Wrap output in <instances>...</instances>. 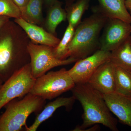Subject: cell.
<instances>
[{
	"label": "cell",
	"mask_w": 131,
	"mask_h": 131,
	"mask_svg": "<svg viewBox=\"0 0 131 131\" xmlns=\"http://www.w3.org/2000/svg\"><path fill=\"white\" fill-rule=\"evenodd\" d=\"M29 38L14 21L9 20L0 29V81H7L30 63Z\"/></svg>",
	"instance_id": "1"
},
{
	"label": "cell",
	"mask_w": 131,
	"mask_h": 131,
	"mask_svg": "<svg viewBox=\"0 0 131 131\" xmlns=\"http://www.w3.org/2000/svg\"><path fill=\"white\" fill-rule=\"evenodd\" d=\"M71 90L72 96L80 102L83 110L82 124L73 131H83L96 124H102L113 131L119 130L117 119L112 114L103 94L88 83L75 84Z\"/></svg>",
	"instance_id": "2"
},
{
	"label": "cell",
	"mask_w": 131,
	"mask_h": 131,
	"mask_svg": "<svg viewBox=\"0 0 131 131\" xmlns=\"http://www.w3.org/2000/svg\"><path fill=\"white\" fill-rule=\"evenodd\" d=\"M108 18L98 13L81 21L75 28L68 47V56L77 60L89 56L100 49L101 33Z\"/></svg>",
	"instance_id": "3"
},
{
	"label": "cell",
	"mask_w": 131,
	"mask_h": 131,
	"mask_svg": "<svg viewBox=\"0 0 131 131\" xmlns=\"http://www.w3.org/2000/svg\"><path fill=\"white\" fill-rule=\"evenodd\" d=\"M45 103L46 100L30 93L20 100L11 101L0 116V131H21L23 127L27 126L30 115L41 111Z\"/></svg>",
	"instance_id": "4"
},
{
	"label": "cell",
	"mask_w": 131,
	"mask_h": 131,
	"mask_svg": "<svg viewBox=\"0 0 131 131\" xmlns=\"http://www.w3.org/2000/svg\"><path fill=\"white\" fill-rule=\"evenodd\" d=\"M75 83L64 68L48 72L36 78L30 93L44 100H51L71 90Z\"/></svg>",
	"instance_id": "5"
},
{
	"label": "cell",
	"mask_w": 131,
	"mask_h": 131,
	"mask_svg": "<svg viewBox=\"0 0 131 131\" xmlns=\"http://www.w3.org/2000/svg\"><path fill=\"white\" fill-rule=\"evenodd\" d=\"M35 80L29 63L3 82L0 88V110L11 101L29 93Z\"/></svg>",
	"instance_id": "6"
},
{
	"label": "cell",
	"mask_w": 131,
	"mask_h": 131,
	"mask_svg": "<svg viewBox=\"0 0 131 131\" xmlns=\"http://www.w3.org/2000/svg\"><path fill=\"white\" fill-rule=\"evenodd\" d=\"M53 48L34 43L31 41L28 44V50L30 59L31 71L35 79L45 74L53 68L71 64L78 61L71 57L64 60L56 58L53 54Z\"/></svg>",
	"instance_id": "7"
},
{
	"label": "cell",
	"mask_w": 131,
	"mask_h": 131,
	"mask_svg": "<svg viewBox=\"0 0 131 131\" xmlns=\"http://www.w3.org/2000/svg\"><path fill=\"white\" fill-rule=\"evenodd\" d=\"M111 52L99 49L89 56L79 59L68 73L75 84L86 83L102 64L110 61Z\"/></svg>",
	"instance_id": "8"
},
{
	"label": "cell",
	"mask_w": 131,
	"mask_h": 131,
	"mask_svg": "<svg viewBox=\"0 0 131 131\" xmlns=\"http://www.w3.org/2000/svg\"><path fill=\"white\" fill-rule=\"evenodd\" d=\"M131 24L121 20L108 18L100 39V49L111 52L131 35Z\"/></svg>",
	"instance_id": "9"
},
{
	"label": "cell",
	"mask_w": 131,
	"mask_h": 131,
	"mask_svg": "<svg viewBox=\"0 0 131 131\" xmlns=\"http://www.w3.org/2000/svg\"><path fill=\"white\" fill-rule=\"evenodd\" d=\"M87 83L102 94L114 93L115 66L110 61L102 64L95 71Z\"/></svg>",
	"instance_id": "10"
},
{
	"label": "cell",
	"mask_w": 131,
	"mask_h": 131,
	"mask_svg": "<svg viewBox=\"0 0 131 131\" xmlns=\"http://www.w3.org/2000/svg\"><path fill=\"white\" fill-rule=\"evenodd\" d=\"M14 21L23 29L34 43L55 47L61 40L41 27L29 23L22 18L14 19Z\"/></svg>",
	"instance_id": "11"
},
{
	"label": "cell",
	"mask_w": 131,
	"mask_h": 131,
	"mask_svg": "<svg viewBox=\"0 0 131 131\" xmlns=\"http://www.w3.org/2000/svg\"><path fill=\"white\" fill-rule=\"evenodd\" d=\"M103 95L111 112L131 128V98L115 92Z\"/></svg>",
	"instance_id": "12"
},
{
	"label": "cell",
	"mask_w": 131,
	"mask_h": 131,
	"mask_svg": "<svg viewBox=\"0 0 131 131\" xmlns=\"http://www.w3.org/2000/svg\"><path fill=\"white\" fill-rule=\"evenodd\" d=\"M98 5L93 8L94 13H98L108 18L121 20L131 24V15L126 6L125 0H97Z\"/></svg>",
	"instance_id": "13"
},
{
	"label": "cell",
	"mask_w": 131,
	"mask_h": 131,
	"mask_svg": "<svg viewBox=\"0 0 131 131\" xmlns=\"http://www.w3.org/2000/svg\"><path fill=\"white\" fill-rule=\"evenodd\" d=\"M75 99L73 96L68 97H58L55 100L49 102L45 106L41 112L38 114L32 125L25 127L26 131H36L39 126L53 115L59 108L64 107L70 109L73 106Z\"/></svg>",
	"instance_id": "14"
},
{
	"label": "cell",
	"mask_w": 131,
	"mask_h": 131,
	"mask_svg": "<svg viewBox=\"0 0 131 131\" xmlns=\"http://www.w3.org/2000/svg\"><path fill=\"white\" fill-rule=\"evenodd\" d=\"M110 61L116 67L131 71V35L111 52Z\"/></svg>",
	"instance_id": "15"
},
{
	"label": "cell",
	"mask_w": 131,
	"mask_h": 131,
	"mask_svg": "<svg viewBox=\"0 0 131 131\" xmlns=\"http://www.w3.org/2000/svg\"><path fill=\"white\" fill-rule=\"evenodd\" d=\"M62 3L58 1L49 8L44 23L47 31L55 35L58 26L67 19L66 12L62 7Z\"/></svg>",
	"instance_id": "16"
},
{
	"label": "cell",
	"mask_w": 131,
	"mask_h": 131,
	"mask_svg": "<svg viewBox=\"0 0 131 131\" xmlns=\"http://www.w3.org/2000/svg\"><path fill=\"white\" fill-rule=\"evenodd\" d=\"M90 0H77L66 7L67 20L75 28L81 23L83 15L88 9Z\"/></svg>",
	"instance_id": "17"
},
{
	"label": "cell",
	"mask_w": 131,
	"mask_h": 131,
	"mask_svg": "<svg viewBox=\"0 0 131 131\" xmlns=\"http://www.w3.org/2000/svg\"><path fill=\"white\" fill-rule=\"evenodd\" d=\"M115 92L131 98V71L115 66Z\"/></svg>",
	"instance_id": "18"
},
{
	"label": "cell",
	"mask_w": 131,
	"mask_h": 131,
	"mask_svg": "<svg viewBox=\"0 0 131 131\" xmlns=\"http://www.w3.org/2000/svg\"><path fill=\"white\" fill-rule=\"evenodd\" d=\"M44 0H29L21 18L31 23L39 26L44 23L42 14Z\"/></svg>",
	"instance_id": "19"
},
{
	"label": "cell",
	"mask_w": 131,
	"mask_h": 131,
	"mask_svg": "<svg viewBox=\"0 0 131 131\" xmlns=\"http://www.w3.org/2000/svg\"><path fill=\"white\" fill-rule=\"evenodd\" d=\"M75 28L69 24L62 40L57 46L53 48L54 56L61 60H64L69 58L68 47L74 33Z\"/></svg>",
	"instance_id": "20"
},
{
	"label": "cell",
	"mask_w": 131,
	"mask_h": 131,
	"mask_svg": "<svg viewBox=\"0 0 131 131\" xmlns=\"http://www.w3.org/2000/svg\"><path fill=\"white\" fill-rule=\"evenodd\" d=\"M0 16L19 18L21 12L13 0H0Z\"/></svg>",
	"instance_id": "21"
},
{
	"label": "cell",
	"mask_w": 131,
	"mask_h": 131,
	"mask_svg": "<svg viewBox=\"0 0 131 131\" xmlns=\"http://www.w3.org/2000/svg\"><path fill=\"white\" fill-rule=\"evenodd\" d=\"M29 0H13L21 12V16L25 10L26 7Z\"/></svg>",
	"instance_id": "22"
},
{
	"label": "cell",
	"mask_w": 131,
	"mask_h": 131,
	"mask_svg": "<svg viewBox=\"0 0 131 131\" xmlns=\"http://www.w3.org/2000/svg\"><path fill=\"white\" fill-rule=\"evenodd\" d=\"M10 18L6 16H0V29L7 22L10 20Z\"/></svg>",
	"instance_id": "23"
},
{
	"label": "cell",
	"mask_w": 131,
	"mask_h": 131,
	"mask_svg": "<svg viewBox=\"0 0 131 131\" xmlns=\"http://www.w3.org/2000/svg\"><path fill=\"white\" fill-rule=\"evenodd\" d=\"M58 1V0H44V2L46 6L49 8L50 6L53 5Z\"/></svg>",
	"instance_id": "24"
},
{
	"label": "cell",
	"mask_w": 131,
	"mask_h": 131,
	"mask_svg": "<svg viewBox=\"0 0 131 131\" xmlns=\"http://www.w3.org/2000/svg\"><path fill=\"white\" fill-rule=\"evenodd\" d=\"M125 3L127 9L131 15V0H125Z\"/></svg>",
	"instance_id": "25"
},
{
	"label": "cell",
	"mask_w": 131,
	"mask_h": 131,
	"mask_svg": "<svg viewBox=\"0 0 131 131\" xmlns=\"http://www.w3.org/2000/svg\"><path fill=\"white\" fill-rule=\"evenodd\" d=\"M66 2V7L68 6L77 0H65Z\"/></svg>",
	"instance_id": "26"
},
{
	"label": "cell",
	"mask_w": 131,
	"mask_h": 131,
	"mask_svg": "<svg viewBox=\"0 0 131 131\" xmlns=\"http://www.w3.org/2000/svg\"><path fill=\"white\" fill-rule=\"evenodd\" d=\"M3 83V82L2 81H0V88H1V86H2V85Z\"/></svg>",
	"instance_id": "27"
},
{
	"label": "cell",
	"mask_w": 131,
	"mask_h": 131,
	"mask_svg": "<svg viewBox=\"0 0 131 131\" xmlns=\"http://www.w3.org/2000/svg\"></svg>",
	"instance_id": "28"
}]
</instances>
